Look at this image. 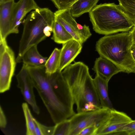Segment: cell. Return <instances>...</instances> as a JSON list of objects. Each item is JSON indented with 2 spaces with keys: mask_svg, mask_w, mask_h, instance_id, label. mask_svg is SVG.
<instances>
[{
  "mask_svg": "<svg viewBox=\"0 0 135 135\" xmlns=\"http://www.w3.org/2000/svg\"><path fill=\"white\" fill-rule=\"evenodd\" d=\"M27 66L34 88L55 124L75 114L73 94L62 71L58 70L48 74L46 72L45 67Z\"/></svg>",
  "mask_w": 135,
  "mask_h": 135,
  "instance_id": "cell-1",
  "label": "cell"
},
{
  "mask_svg": "<svg viewBox=\"0 0 135 135\" xmlns=\"http://www.w3.org/2000/svg\"><path fill=\"white\" fill-rule=\"evenodd\" d=\"M63 70L62 73L71 89L77 113L86 111L90 105L102 108L87 65L76 62Z\"/></svg>",
  "mask_w": 135,
  "mask_h": 135,
  "instance_id": "cell-2",
  "label": "cell"
},
{
  "mask_svg": "<svg viewBox=\"0 0 135 135\" xmlns=\"http://www.w3.org/2000/svg\"><path fill=\"white\" fill-rule=\"evenodd\" d=\"M55 21L54 13L48 8H39L31 12L23 21V28L19 42L16 62H20L26 51L49 37Z\"/></svg>",
  "mask_w": 135,
  "mask_h": 135,
  "instance_id": "cell-3",
  "label": "cell"
},
{
  "mask_svg": "<svg viewBox=\"0 0 135 135\" xmlns=\"http://www.w3.org/2000/svg\"><path fill=\"white\" fill-rule=\"evenodd\" d=\"M132 40L129 32L105 35L96 42V50L100 56L111 61L123 72L135 73V61L132 55Z\"/></svg>",
  "mask_w": 135,
  "mask_h": 135,
  "instance_id": "cell-4",
  "label": "cell"
},
{
  "mask_svg": "<svg viewBox=\"0 0 135 135\" xmlns=\"http://www.w3.org/2000/svg\"><path fill=\"white\" fill-rule=\"evenodd\" d=\"M89 13L93 30L100 34L128 32L134 26L119 4L114 3L97 5Z\"/></svg>",
  "mask_w": 135,
  "mask_h": 135,
  "instance_id": "cell-5",
  "label": "cell"
},
{
  "mask_svg": "<svg viewBox=\"0 0 135 135\" xmlns=\"http://www.w3.org/2000/svg\"><path fill=\"white\" fill-rule=\"evenodd\" d=\"M111 109L102 108L94 110L77 113L69 119L70 127L69 135H78L84 128L95 124L98 128L109 118Z\"/></svg>",
  "mask_w": 135,
  "mask_h": 135,
  "instance_id": "cell-6",
  "label": "cell"
},
{
  "mask_svg": "<svg viewBox=\"0 0 135 135\" xmlns=\"http://www.w3.org/2000/svg\"><path fill=\"white\" fill-rule=\"evenodd\" d=\"M14 53L6 40H0V92L9 90L16 64Z\"/></svg>",
  "mask_w": 135,
  "mask_h": 135,
  "instance_id": "cell-7",
  "label": "cell"
},
{
  "mask_svg": "<svg viewBox=\"0 0 135 135\" xmlns=\"http://www.w3.org/2000/svg\"><path fill=\"white\" fill-rule=\"evenodd\" d=\"M54 14L55 20L64 27L74 40L82 44L91 35L88 26H82L76 22L70 8L58 10Z\"/></svg>",
  "mask_w": 135,
  "mask_h": 135,
  "instance_id": "cell-8",
  "label": "cell"
},
{
  "mask_svg": "<svg viewBox=\"0 0 135 135\" xmlns=\"http://www.w3.org/2000/svg\"><path fill=\"white\" fill-rule=\"evenodd\" d=\"M16 77L17 87L20 89L24 100L31 106L33 111L39 114L40 110L35 98L33 80L26 65L23 64Z\"/></svg>",
  "mask_w": 135,
  "mask_h": 135,
  "instance_id": "cell-9",
  "label": "cell"
},
{
  "mask_svg": "<svg viewBox=\"0 0 135 135\" xmlns=\"http://www.w3.org/2000/svg\"><path fill=\"white\" fill-rule=\"evenodd\" d=\"M132 120L126 113L113 108L108 119L97 128L95 135H112Z\"/></svg>",
  "mask_w": 135,
  "mask_h": 135,
  "instance_id": "cell-10",
  "label": "cell"
},
{
  "mask_svg": "<svg viewBox=\"0 0 135 135\" xmlns=\"http://www.w3.org/2000/svg\"><path fill=\"white\" fill-rule=\"evenodd\" d=\"M39 8L34 0H19L15 2L12 10L11 33H18L23 19L31 11Z\"/></svg>",
  "mask_w": 135,
  "mask_h": 135,
  "instance_id": "cell-11",
  "label": "cell"
},
{
  "mask_svg": "<svg viewBox=\"0 0 135 135\" xmlns=\"http://www.w3.org/2000/svg\"><path fill=\"white\" fill-rule=\"evenodd\" d=\"M62 45L58 69L61 71L74 60L82 48V44L74 39Z\"/></svg>",
  "mask_w": 135,
  "mask_h": 135,
  "instance_id": "cell-12",
  "label": "cell"
},
{
  "mask_svg": "<svg viewBox=\"0 0 135 135\" xmlns=\"http://www.w3.org/2000/svg\"><path fill=\"white\" fill-rule=\"evenodd\" d=\"M14 0L0 4V40H6L11 34L12 10Z\"/></svg>",
  "mask_w": 135,
  "mask_h": 135,
  "instance_id": "cell-13",
  "label": "cell"
},
{
  "mask_svg": "<svg viewBox=\"0 0 135 135\" xmlns=\"http://www.w3.org/2000/svg\"><path fill=\"white\" fill-rule=\"evenodd\" d=\"M96 73L109 81L112 77L122 70L110 60L100 56L95 61L93 68Z\"/></svg>",
  "mask_w": 135,
  "mask_h": 135,
  "instance_id": "cell-14",
  "label": "cell"
},
{
  "mask_svg": "<svg viewBox=\"0 0 135 135\" xmlns=\"http://www.w3.org/2000/svg\"><path fill=\"white\" fill-rule=\"evenodd\" d=\"M94 84L100 102L103 108H113L108 92V81L98 74L93 79Z\"/></svg>",
  "mask_w": 135,
  "mask_h": 135,
  "instance_id": "cell-15",
  "label": "cell"
},
{
  "mask_svg": "<svg viewBox=\"0 0 135 135\" xmlns=\"http://www.w3.org/2000/svg\"><path fill=\"white\" fill-rule=\"evenodd\" d=\"M47 58L41 55L37 49V45L28 48L22 56L20 62L27 66L44 67Z\"/></svg>",
  "mask_w": 135,
  "mask_h": 135,
  "instance_id": "cell-16",
  "label": "cell"
},
{
  "mask_svg": "<svg viewBox=\"0 0 135 135\" xmlns=\"http://www.w3.org/2000/svg\"><path fill=\"white\" fill-rule=\"evenodd\" d=\"M99 0H78L70 8L73 17H78L89 12L96 6Z\"/></svg>",
  "mask_w": 135,
  "mask_h": 135,
  "instance_id": "cell-17",
  "label": "cell"
},
{
  "mask_svg": "<svg viewBox=\"0 0 135 135\" xmlns=\"http://www.w3.org/2000/svg\"><path fill=\"white\" fill-rule=\"evenodd\" d=\"M52 32L53 34L51 38L57 44H62L69 41L74 39L64 27L55 20Z\"/></svg>",
  "mask_w": 135,
  "mask_h": 135,
  "instance_id": "cell-18",
  "label": "cell"
},
{
  "mask_svg": "<svg viewBox=\"0 0 135 135\" xmlns=\"http://www.w3.org/2000/svg\"><path fill=\"white\" fill-rule=\"evenodd\" d=\"M61 52V49L55 48L47 59L45 66L46 72L51 74L58 69Z\"/></svg>",
  "mask_w": 135,
  "mask_h": 135,
  "instance_id": "cell-19",
  "label": "cell"
},
{
  "mask_svg": "<svg viewBox=\"0 0 135 135\" xmlns=\"http://www.w3.org/2000/svg\"><path fill=\"white\" fill-rule=\"evenodd\" d=\"M121 9L135 26V0H118Z\"/></svg>",
  "mask_w": 135,
  "mask_h": 135,
  "instance_id": "cell-20",
  "label": "cell"
},
{
  "mask_svg": "<svg viewBox=\"0 0 135 135\" xmlns=\"http://www.w3.org/2000/svg\"><path fill=\"white\" fill-rule=\"evenodd\" d=\"M22 107L26 122V134L36 135L35 130L34 118L31 113L27 103H23Z\"/></svg>",
  "mask_w": 135,
  "mask_h": 135,
  "instance_id": "cell-21",
  "label": "cell"
},
{
  "mask_svg": "<svg viewBox=\"0 0 135 135\" xmlns=\"http://www.w3.org/2000/svg\"><path fill=\"white\" fill-rule=\"evenodd\" d=\"M54 135H69L70 127V119L63 120L55 125Z\"/></svg>",
  "mask_w": 135,
  "mask_h": 135,
  "instance_id": "cell-22",
  "label": "cell"
},
{
  "mask_svg": "<svg viewBox=\"0 0 135 135\" xmlns=\"http://www.w3.org/2000/svg\"><path fill=\"white\" fill-rule=\"evenodd\" d=\"M112 135H135V120L122 127Z\"/></svg>",
  "mask_w": 135,
  "mask_h": 135,
  "instance_id": "cell-23",
  "label": "cell"
},
{
  "mask_svg": "<svg viewBox=\"0 0 135 135\" xmlns=\"http://www.w3.org/2000/svg\"><path fill=\"white\" fill-rule=\"evenodd\" d=\"M58 10L70 8L78 0H50Z\"/></svg>",
  "mask_w": 135,
  "mask_h": 135,
  "instance_id": "cell-24",
  "label": "cell"
},
{
  "mask_svg": "<svg viewBox=\"0 0 135 135\" xmlns=\"http://www.w3.org/2000/svg\"><path fill=\"white\" fill-rule=\"evenodd\" d=\"M41 135H54L55 125L52 126H47L39 123L37 121Z\"/></svg>",
  "mask_w": 135,
  "mask_h": 135,
  "instance_id": "cell-25",
  "label": "cell"
},
{
  "mask_svg": "<svg viewBox=\"0 0 135 135\" xmlns=\"http://www.w3.org/2000/svg\"><path fill=\"white\" fill-rule=\"evenodd\" d=\"M97 128L95 124L91 125L82 129L78 135H95Z\"/></svg>",
  "mask_w": 135,
  "mask_h": 135,
  "instance_id": "cell-26",
  "label": "cell"
},
{
  "mask_svg": "<svg viewBox=\"0 0 135 135\" xmlns=\"http://www.w3.org/2000/svg\"><path fill=\"white\" fill-rule=\"evenodd\" d=\"M7 124L6 118L3 110L0 106V127L4 128L6 127Z\"/></svg>",
  "mask_w": 135,
  "mask_h": 135,
  "instance_id": "cell-27",
  "label": "cell"
},
{
  "mask_svg": "<svg viewBox=\"0 0 135 135\" xmlns=\"http://www.w3.org/2000/svg\"><path fill=\"white\" fill-rule=\"evenodd\" d=\"M132 38V46H135V26H134L129 32Z\"/></svg>",
  "mask_w": 135,
  "mask_h": 135,
  "instance_id": "cell-28",
  "label": "cell"
},
{
  "mask_svg": "<svg viewBox=\"0 0 135 135\" xmlns=\"http://www.w3.org/2000/svg\"><path fill=\"white\" fill-rule=\"evenodd\" d=\"M131 52L132 57L135 61V46H132Z\"/></svg>",
  "mask_w": 135,
  "mask_h": 135,
  "instance_id": "cell-29",
  "label": "cell"
},
{
  "mask_svg": "<svg viewBox=\"0 0 135 135\" xmlns=\"http://www.w3.org/2000/svg\"><path fill=\"white\" fill-rule=\"evenodd\" d=\"M14 0H0V4Z\"/></svg>",
  "mask_w": 135,
  "mask_h": 135,
  "instance_id": "cell-30",
  "label": "cell"
}]
</instances>
